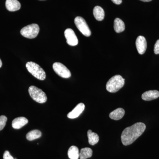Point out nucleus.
Here are the masks:
<instances>
[{"label": "nucleus", "instance_id": "1", "mask_svg": "<svg viewBox=\"0 0 159 159\" xmlns=\"http://www.w3.org/2000/svg\"><path fill=\"white\" fill-rule=\"evenodd\" d=\"M146 125L142 122H137L127 127L122 131L121 141L125 146L130 145L141 136L145 131Z\"/></svg>", "mask_w": 159, "mask_h": 159}, {"label": "nucleus", "instance_id": "2", "mask_svg": "<svg viewBox=\"0 0 159 159\" xmlns=\"http://www.w3.org/2000/svg\"><path fill=\"white\" fill-rule=\"evenodd\" d=\"M125 84V79L120 75L112 77L107 83L106 89L110 93H115L123 87Z\"/></svg>", "mask_w": 159, "mask_h": 159}, {"label": "nucleus", "instance_id": "3", "mask_svg": "<svg viewBox=\"0 0 159 159\" xmlns=\"http://www.w3.org/2000/svg\"><path fill=\"white\" fill-rule=\"evenodd\" d=\"M26 68L34 77L40 80L45 79L46 74L43 69L36 63L29 61L26 64Z\"/></svg>", "mask_w": 159, "mask_h": 159}, {"label": "nucleus", "instance_id": "4", "mask_svg": "<svg viewBox=\"0 0 159 159\" xmlns=\"http://www.w3.org/2000/svg\"><path fill=\"white\" fill-rule=\"evenodd\" d=\"M29 92L30 97L33 100L40 103H43L47 101V95L41 89L34 86L29 88Z\"/></svg>", "mask_w": 159, "mask_h": 159}, {"label": "nucleus", "instance_id": "5", "mask_svg": "<svg viewBox=\"0 0 159 159\" xmlns=\"http://www.w3.org/2000/svg\"><path fill=\"white\" fill-rule=\"evenodd\" d=\"M39 31V27L37 24H33L24 27L21 30L20 34L24 37L28 39L35 38Z\"/></svg>", "mask_w": 159, "mask_h": 159}, {"label": "nucleus", "instance_id": "6", "mask_svg": "<svg viewBox=\"0 0 159 159\" xmlns=\"http://www.w3.org/2000/svg\"><path fill=\"white\" fill-rule=\"evenodd\" d=\"M74 23L80 31L84 36L89 37L91 35V31L85 20L81 16H77L74 19Z\"/></svg>", "mask_w": 159, "mask_h": 159}, {"label": "nucleus", "instance_id": "7", "mask_svg": "<svg viewBox=\"0 0 159 159\" xmlns=\"http://www.w3.org/2000/svg\"><path fill=\"white\" fill-rule=\"evenodd\" d=\"M53 68L54 72L60 77L64 78H68L71 77V73L69 69L61 63H54Z\"/></svg>", "mask_w": 159, "mask_h": 159}, {"label": "nucleus", "instance_id": "8", "mask_svg": "<svg viewBox=\"0 0 159 159\" xmlns=\"http://www.w3.org/2000/svg\"><path fill=\"white\" fill-rule=\"evenodd\" d=\"M64 34L66 39V42L69 45L75 46L78 44V39L75 32L72 29H66L64 32Z\"/></svg>", "mask_w": 159, "mask_h": 159}, {"label": "nucleus", "instance_id": "9", "mask_svg": "<svg viewBox=\"0 0 159 159\" xmlns=\"http://www.w3.org/2000/svg\"><path fill=\"white\" fill-rule=\"evenodd\" d=\"M136 46L139 54H143L147 49V42L144 36H139L136 41Z\"/></svg>", "mask_w": 159, "mask_h": 159}, {"label": "nucleus", "instance_id": "10", "mask_svg": "<svg viewBox=\"0 0 159 159\" xmlns=\"http://www.w3.org/2000/svg\"><path fill=\"white\" fill-rule=\"evenodd\" d=\"M85 108V105L83 103H80L76 106L71 112L67 115L68 118L69 119H74L79 117L80 115L82 113Z\"/></svg>", "mask_w": 159, "mask_h": 159}, {"label": "nucleus", "instance_id": "11", "mask_svg": "<svg viewBox=\"0 0 159 159\" xmlns=\"http://www.w3.org/2000/svg\"><path fill=\"white\" fill-rule=\"evenodd\" d=\"M29 122V120L24 117L16 118L12 122V126L15 129H20L26 125Z\"/></svg>", "mask_w": 159, "mask_h": 159}, {"label": "nucleus", "instance_id": "12", "mask_svg": "<svg viewBox=\"0 0 159 159\" xmlns=\"http://www.w3.org/2000/svg\"><path fill=\"white\" fill-rule=\"evenodd\" d=\"M6 9L10 11H17L21 8L20 3L17 0H6Z\"/></svg>", "mask_w": 159, "mask_h": 159}, {"label": "nucleus", "instance_id": "13", "mask_svg": "<svg viewBox=\"0 0 159 159\" xmlns=\"http://www.w3.org/2000/svg\"><path fill=\"white\" fill-rule=\"evenodd\" d=\"M159 97V92L157 90L146 91L142 95V99L145 101H150Z\"/></svg>", "mask_w": 159, "mask_h": 159}, {"label": "nucleus", "instance_id": "14", "mask_svg": "<svg viewBox=\"0 0 159 159\" xmlns=\"http://www.w3.org/2000/svg\"><path fill=\"white\" fill-rule=\"evenodd\" d=\"M125 113V111L123 108H117L110 113L109 117L111 119L113 120H120L124 116Z\"/></svg>", "mask_w": 159, "mask_h": 159}, {"label": "nucleus", "instance_id": "15", "mask_svg": "<svg viewBox=\"0 0 159 159\" xmlns=\"http://www.w3.org/2000/svg\"><path fill=\"white\" fill-rule=\"evenodd\" d=\"M93 15L95 19L98 21H102L104 19L105 12L102 8L99 6H96L93 9Z\"/></svg>", "mask_w": 159, "mask_h": 159}, {"label": "nucleus", "instance_id": "16", "mask_svg": "<svg viewBox=\"0 0 159 159\" xmlns=\"http://www.w3.org/2000/svg\"><path fill=\"white\" fill-rule=\"evenodd\" d=\"M114 28L116 33H120L125 30V24L122 20L116 18L114 20Z\"/></svg>", "mask_w": 159, "mask_h": 159}, {"label": "nucleus", "instance_id": "17", "mask_svg": "<svg viewBox=\"0 0 159 159\" xmlns=\"http://www.w3.org/2000/svg\"><path fill=\"white\" fill-rule=\"evenodd\" d=\"M87 135L90 145H94L99 142V137L97 133L93 132L92 130L89 129L88 131Z\"/></svg>", "mask_w": 159, "mask_h": 159}, {"label": "nucleus", "instance_id": "18", "mask_svg": "<svg viewBox=\"0 0 159 159\" xmlns=\"http://www.w3.org/2000/svg\"><path fill=\"white\" fill-rule=\"evenodd\" d=\"M42 136V133L38 129L30 131L26 135V139L29 141H33L39 139Z\"/></svg>", "mask_w": 159, "mask_h": 159}, {"label": "nucleus", "instance_id": "19", "mask_svg": "<svg viewBox=\"0 0 159 159\" xmlns=\"http://www.w3.org/2000/svg\"><path fill=\"white\" fill-rule=\"evenodd\" d=\"M79 149L75 146H72L68 151V155L70 159H78L79 157Z\"/></svg>", "mask_w": 159, "mask_h": 159}, {"label": "nucleus", "instance_id": "20", "mask_svg": "<svg viewBox=\"0 0 159 159\" xmlns=\"http://www.w3.org/2000/svg\"><path fill=\"white\" fill-rule=\"evenodd\" d=\"M93 155V150L91 148H83L80 152L79 157L80 159H86L90 158Z\"/></svg>", "mask_w": 159, "mask_h": 159}, {"label": "nucleus", "instance_id": "21", "mask_svg": "<svg viewBox=\"0 0 159 159\" xmlns=\"http://www.w3.org/2000/svg\"><path fill=\"white\" fill-rule=\"evenodd\" d=\"M7 118L6 116H0V131L2 130L6 126Z\"/></svg>", "mask_w": 159, "mask_h": 159}, {"label": "nucleus", "instance_id": "22", "mask_svg": "<svg viewBox=\"0 0 159 159\" xmlns=\"http://www.w3.org/2000/svg\"><path fill=\"white\" fill-rule=\"evenodd\" d=\"M3 159H14L8 151H6L3 155Z\"/></svg>", "mask_w": 159, "mask_h": 159}, {"label": "nucleus", "instance_id": "23", "mask_svg": "<svg viewBox=\"0 0 159 159\" xmlns=\"http://www.w3.org/2000/svg\"><path fill=\"white\" fill-rule=\"evenodd\" d=\"M154 52L156 54H159V39L157 41L155 44Z\"/></svg>", "mask_w": 159, "mask_h": 159}, {"label": "nucleus", "instance_id": "24", "mask_svg": "<svg viewBox=\"0 0 159 159\" xmlns=\"http://www.w3.org/2000/svg\"><path fill=\"white\" fill-rule=\"evenodd\" d=\"M112 2L116 5H120L122 2V0H111Z\"/></svg>", "mask_w": 159, "mask_h": 159}, {"label": "nucleus", "instance_id": "25", "mask_svg": "<svg viewBox=\"0 0 159 159\" xmlns=\"http://www.w3.org/2000/svg\"><path fill=\"white\" fill-rule=\"evenodd\" d=\"M140 1H142V2H149L152 1V0H140Z\"/></svg>", "mask_w": 159, "mask_h": 159}, {"label": "nucleus", "instance_id": "26", "mask_svg": "<svg viewBox=\"0 0 159 159\" xmlns=\"http://www.w3.org/2000/svg\"><path fill=\"white\" fill-rule=\"evenodd\" d=\"M2 61H1V59H0V68L2 66Z\"/></svg>", "mask_w": 159, "mask_h": 159}]
</instances>
